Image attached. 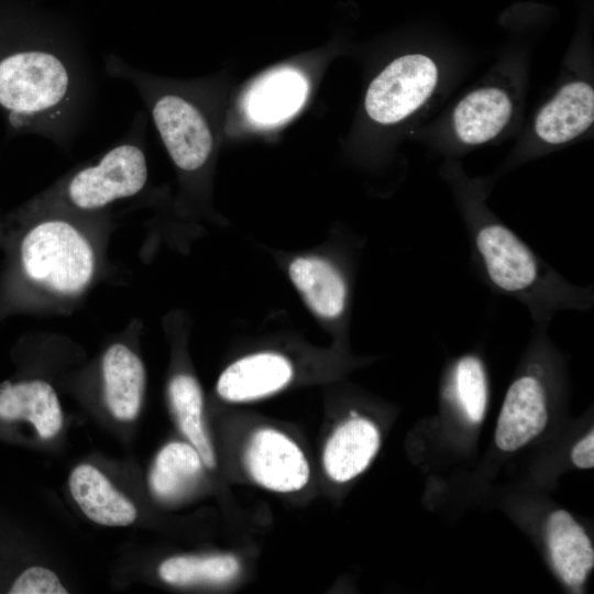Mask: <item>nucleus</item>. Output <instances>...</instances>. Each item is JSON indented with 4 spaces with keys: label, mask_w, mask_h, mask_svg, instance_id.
<instances>
[{
    "label": "nucleus",
    "mask_w": 594,
    "mask_h": 594,
    "mask_svg": "<svg viewBox=\"0 0 594 594\" xmlns=\"http://www.w3.org/2000/svg\"><path fill=\"white\" fill-rule=\"evenodd\" d=\"M293 377V366L283 355L262 352L229 365L217 383L219 396L228 402H251L284 388Z\"/></svg>",
    "instance_id": "1a4fd4ad"
},
{
    "label": "nucleus",
    "mask_w": 594,
    "mask_h": 594,
    "mask_svg": "<svg viewBox=\"0 0 594 594\" xmlns=\"http://www.w3.org/2000/svg\"><path fill=\"white\" fill-rule=\"evenodd\" d=\"M513 111L508 94L483 87L466 95L455 107L452 122L458 139L468 145L493 140L508 123Z\"/></svg>",
    "instance_id": "4468645a"
},
{
    "label": "nucleus",
    "mask_w": 594,
    "mask_h": 594,
    "mask_svg": "<svg viewBox=\"0 0 594 594\" xmlns=\"http://www.w3.org/2000/svg\"><path fill=\"white\" fill-rule=\"evenodd\" d=\"M438 77L437 65L426 55L408 54L394 59L370 84L366 113L382 124L406 119L429 99Z\"/></svg>",
    "instance_id": "423d86ee"
},
{
    "label": "nucleus",
    "mask_w": 594,
    "mask_h": 594,
    "mask_svg": "<svg viewBox=\"0 0 594 594\" xmlns=\"http://www.w3.org/2000/svg\"><path fill=\"white\" fill-rule=\"evenodd\" d=\"M594 120V90L584 81L564 85L539 111L535 131L544 143L570 142L586 131Z\"/></svg>",
    "instance_id": "9d476101"
},
{
    "label": "nucleus",
    "mask_w": 594,
    "mask_h": 594,
    "mask_svg": "<svg viewBox=\"0 0 594 594\" xmlns=\"http://www.w3.org/2000/svg\"><path fill=\"white\" fill-rule=\"evenodd\" d=\"M0 418L30 421L42 439L55 437L63 426V413L54 388L41 380L6 383L0 388Z\"/></svg>",
    "instance_id": "2eb2a0df"
},
{
    "label": "nucleus",
    "mask_w": 594,
    "mask_h": 594,
    "mask_svg": "<svg viewBox=\"0 0 594 594\" xmlns=\"http://www.w3.org/2000/svg\"><path fill=\"white\" fill-rule=\"evenodd\" d=\"M306 95L307 82L302 75L294 69H280L254 87L248 99V111L258 123H276L293 116Z\"/></svg>",
    "instance_id": "a211bd4d"
},
{
    "label": "nucleus",
    "mask_w": 594,
    "mask_h": 594,
    "mask_svg": "<svg viewBox=\"0 0 594 594\" xmlns=\"http://www.w3.org/2000/svg\"><path fill=\"white\" fill-rule=\"evenodd\" d=\"M11 594H65L67 590L54 571L44 566H30L12 584Z\"/></svg>",
    "instance_id": "5701e85b"
},
{
    "label": "nucleus",
    "mask_w": 594,
    "mask_h": 594,
    "mask_svg": "<svg viewBox=\"0 0 594 594\" xmlns=\"http://www.w3.org/2000/svg\"><path fill=\"white\" fill-rule=\"evenodd\" d=\"M147 179L145 154L136 143L124 142L94 165L75 173L64 188L65 199L80 210H97L141 191Z\"/></svg>",
    "instance_id": "39448f33"
},
{
    "label": "nucleus",
    "mask_w": 594,
    "mask_h": 594,
    "mask_svg": "<svg viewBox=\"0 0 594 594\" xmlns=\"http://www.w3.org/2000/svg\"><path fill=\"white\" fill-rule=\"evenodd\" d=\"M168 397L180 431L197 450L204 464L213 468L215 451L204 426V399L198 382L185 374L175 376L168 386Z\"/></svg>",
    "instance_id": "aec40b11"
},
{
    "label": "nucleus",
    "mask_w": 594,
    "mask_h": 594,
    "mask_svg": "<svg viewBox=\"0 0 594 594\" xmlns=\"http://www.w3.org/2000/svg\"><path fill=\"white\" fill-rule=\"evenodd\" d=\"M289 276L317 316L337 319L343 315L348 301V284L333 264L316 256L298 257L289 265Z\"/></svg>",
    "instance_id": "dca6fc26"
},
{
    "label": "nucleus",
    "mask_w": 594,
    "mask_h": 594,
    "mask_svg": "<svg viewBox=\"0 0 594 594\" xmlns=\"http://www.w3.org/2000/svg\"><path fill=\"white\" fill-rule=\"evenodd\" d=\"M69 491L82 513L103 526H129L138 516L135 506L95 466L80 464L69 475Z\"/></svg>",
    "instance_id": "9b49d317"
},
{
    "label": "nucleus",
    "mask_w": 594,
    "mask_h": 594,
    "mask_svg": "<svg viewBox=\"0 0 594 594\" xmlns=\"http://www.w3.org/2000/svg\"><path fill=\"white\" fill-rule=\"evenodd\" d=\"M245 465L261 486L280 493L301 490L309 480V465L299 447L284 433L270 428L251 437Z\"/></svg>",
    "instance_id": "6e6552de"
},
{
    "label": "nucleus",
    "mask_w": 594,
    "mask_h": 594,
    "mask_svg": "<svg viewBox=\"0 0 594 594\" xmlns=\"http://www.w3.org/2000/svg\"><path fill=\"white\" fill-rule=\"evenodd\" d=\"M107 69L129 80L144 97L174 164L184 172L200 169L213 148V135L200 109L179 94L156 90L143 74L120 59L109 58Z\"/></svg>",
    "instance_id": "20e7f679"
},
{
    "label": "nucleus",
    "mask_w": 594,
    "mask_h": 594,
    "mask_svg": "<svg viewBox=\"0 0 594 594\" xmlns=\"http://www.w3.org/2000/svg\"><path fill=\"white\" fill-rule=\"evenodd\" d=\"M202 460L185 442H169L157 453L150 473L152 493L162 501L182 497L199 479Z\"/></svg>",
    "instance_id": "6ab92c4d"
},
{
    "label": "nucleus",
    "mask_w": 594,
    "mask_h": 594,
    "mask_svg": "<svg viewBox=\"0 0 594 594\" xmlns=\"http://www.w3.org/2000/svg\"><path fill=\"white\" fill-rule=\"evenodd\" d=\"M380 448V432L365 418H354L340 425L329 438L323 451V466L336 482H348L362 473Z\"/></svg>",
    "instance_id": "f8f14e48"
},
{
    "label": "nucleus",
    "mask_w": 594,
    "mask_h": 594,
    "mask_svg": "<svg viewBox=\"0 0 594 594\" xmlns=\"http://www.w3.org/2000/svg\"><path fill=\"white\" fill-rule=\"evenodd\" d=\"M106 404L117 419L133 420L141 408L145 371L141 359L127 345L112 344L102 359Z\"/></svg>",
    "instance_id": "ddd939ff"
},
{
    "label": "nucleus",
    "mask_w": 594,
    "mask_h": 594,
    "mask_svg": "<svg viewBox=\"0 0 594 594\" xmlns=\"http://www.w3.org/2000/svg\"><path fill=\"white\" fill-rule=\"evenodd\" d=\"M468 417L480 422L485 415L488 386L484 364L475 354L461 356L453 365L447 387Z\"/></svg>",
    "instance_id": "4be33fe9"
},
{
    "label": "nucleus",
    "mask_w": 594,
    "mask_h": 594,
    "mask_svg": "<svg viewBox=\"0 0 594 594\" xmlns=\"http://www.w3.org/2000/svg\"><path fill=\"white\" fill-rule=\"evenodd\" d=\"M53 40L0 59V106L15 125L64 138L73 121L80 85L75 67Z\"/></svg>",
    "instance_id": "f03ea898"
},
{
    "label": "nucleus",
    "mask_w": 594,
    "mask_h": 594,
    "mask_svg": "<svg viewBox=\"0 0 594 594\" xmlns=\"http://www.w3.org/2000/svg\"><path fill=\"white\" fill-rule=\"evenodd\" d=\"M572 461L581 469H591L594 465V433L591 430L572 449Z\"/></svg>",
    "instance_id": "b1692460"
},
{
    "label": "nucleus",
    "mask_w": 594,
    "mask_h": 594,
    "mask_svg": "<svg viewBox=\"0 0 594 594\" xmlns=\"http://www.w3.org/2000/svg\"><path fill=\"white\" fill-rule=\"evenodd\" d=\"M28 277L46 289L74 295L90 283L96 256L87 237L72 222L48 218L30 229L21 243Z\"/></svg>",
    "instance_id": "7ed1b4c3"
},
{
    "label": "nucleus",
    "mask_w": 594,
    "mask_h": 594,
    "mask_svg": "<svg viewBox=\"0 0 594 594\" xmlns=\"http://www.w3.org/2000/svg\"><path fill=\"white\" fill-rule=\"evenodd\" d=\"M469 200L464 208L472 261L493 292L520 302L536 327L547 328L559 311L592 308V287L565 279L475 197Z\"/></svg>",
    "instance_id": "f257e3e1"
},
{
    "label": "nucleus",
    "mask_w": 594,
    "mask_h": 594,
    "mask_svg": "<svg viewBox=\"0 0 594 594\" xmlns=\"http://www.w3.org/2000/svg\"><path fill=\"white\" fill-rule=\"evenodd\" d=\"M546 529L557 572L571 586L582 584L594 565V551L587 535L565 510L552 513Z\"/></svg>",
    "instance_id": "f3484780"
},
{
    "label": "nucleus",
    "mask_w": 594,
    "mask_h": 594,
    "mask_svg": "<svg viewBox=\"0 0 594 594\" xmlns=\"http://www.w3.org/2000/svg\"><path fill=\"white\" fill-rule=\"evenodd\" d=\"M546 369L532 361L507 389L495 431L497 447L515 451L546 428L548 421V392L544 383Z\"/></svg>",
    "instance_id": "0eeeda50"
},
{
    "label": "nucleus",
    "mask_w": 594,
    "mask_h": 594,
    "mask_svg": "<svg viewBox=\"0 0 594 594\" xmlns=\"http://www.w3.org/2000/svg\"><path fill=\"white\" fill-rule=\"evenodd\" d=\"M239 570L240 563L231 554L177 556L163 561L158 574L164 582L183 586L197 583H227L237 576Z\"/></svg>",
    "instance_id": "412c9836"
}]
</instances>
